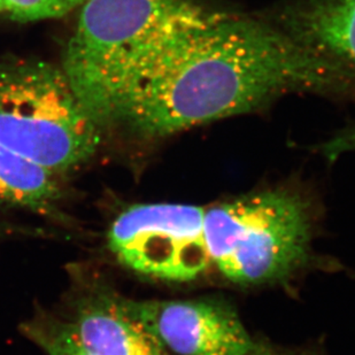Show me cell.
<instances>
[{
  "label": "cell",
  "instance_id": "5b68a950",
  "mask_svg": "<svg viewBox=\"0 0 355 355\" xmlns=\"http://www.w3.org/2000/svg\"><path fill=\"white\" fill-rule=\"evenodd\" d=\"M204 216V208L193 205H134L112 223L108 248L120 263L141 275L192 281L211 265Z\"/></svg>",
  "mask_w": 355,
  "mask_h": 355
},
{
  "label": "cell",
  "instance_id": "6da1fadb",
  "mask_svg": "<svg viewBox=\"0 0 355 355\" xmlns=\"http://www.w3.org/2000/svg\"><path fill=\"white\" fill-rule=\"evenodd\" d=\"M293 94L349 97L355 94V76L263 17L198 3L164 21L135 55L114 128L159 141L263 111Z\"/></svg>",
  "mask_w": 355,
  "mask_h": 355
},
{
  "label": "cell",
  "instance_id": "8fae6325",
  "mask_svg": "<svg viewBox=\"0 0 355 355\" xmlns=\"http://www.w3.org/2000/svg\"><path fill=\"white\" fill-rule=\"evenodd\" d=\"M87 0H3L5 15L17 22H36L64 17Z\"/></svg>",
  "mask_w": 355,
  "mask_h": 355
},
{
  "label": "cell",
  "instance_id": "4fadbf2b",
  "mask_svg": "<svg viewBox=\"0 0 355 355\" xmlns=\"http://www.w3.org/2000/svg\"><path fill=\"white\" fill-rule=\"evenodd\" d=\"M251 355H293L288 354V353H283L282 351L272 349V347H267V346H255L254 351L251 353Z\"/></svg>",
  "mask_w": 355,
  "mask_h": 355
},
{
  "label": "cell",
  "instance_id": "ba28073f",
  "mask_svg": "<svg viewBox=\"0 0 355 355\" xmlns=\"http://www.w3.org/2000/svg\"><path fill=\"white\" fill-rule=\"evenodd\" d=\"M69 324L80 342L98 355H168L120 298L91 299Z\"/></svg>",
  "mask_w": 355,
  "mask_h": 355
},
{
  "label": "cell",
  "instance_id": "3957f363",
  "mask_svg": "<svg viewBox=\"0 0 355 355\" xmlns=\"http://www.w3.org/2000/svg\"><path fill=\"white\" fill-rule=\"evenodd\" d=\"M312 213L290 189L257 192L205 211L211 263L238 284L286 277L309 258Z\"/></svg>",
  "mask_w": 355,
  "mask_h": 355
},
{
  "label": "cell",
  "instance_id": "7c38bea8",
  "mask_svg": "<svg viewBox=\"0 0 355 355\" xmlns=\"http://www.w3.org/2000/svg\"><path fill=\"white\" fill-rule=\"evenodd\" d=\"M322 155L330 159L335 160L339 155L347 153V152L355 151V125L346 128L336 135L335 137L325 141L324 144L321 145L320 148Z\"/></svg>",
  "mask_w": 355,
  "mask_h": 355
},
{
  "label": "cell",
  "instance_id": "8992f818",
  "mask_svg": "<svg viewBox=\"0 0 355 355\" xmlns=\"http://www.w3.org/2000/svg\"><path fill=\"white\" fill-rule=\"evenodd\" d=\"M121 305L168 355H251L255 344L234 309L215 300H127Z\"/></svg>",
  "mask_w": 355,
  "mask_h": 355
},
{
  "label": "cell",
  "instance_id": "9c48e42d",
  "mask_svg": "<svg viewBox=\"0 0 355 355\" xmlns=\"http://www.w3.org/2000/svg\"><path fill=\"white\" fill-rule=\"evenodd\" d=\"M60 199L57 175L0 144V205L53 215Z\"/></svg>",
  "mask_w": 355,
  "mask_h": 355
},
{
  "label": "cell",
  "instance_id": "5bb4252c",
  "mask_svg": "<svg viewBox=\"0 0 355 355\" xmlns=\"http://www.w3.org/2000/svg\"><path fill=\"white\" fill-rule=\"evenodd\" d=\"M6 10H5V5H3V0H0V15H5Z\"/></svg>",
  "mask_w": 355,
  "mask_h": 355
},
{
  "label": "cell",
  "instance_id": "7a4b0ae2",
  "mask_svg": "<svg viewBox=\"0 0 355 355\" xmlns=\"http://www.w3.org/2000/svg\"><path fill=\"white\" fill-rule=\"evenodd\" d=\"M105 134L60 64L0 59V144L58 175L90 160Z\"/></svg>",
  "mask_w": 355,
  "mask_h": 355
},
{
  "label": "cell",
  "instance_id": "30bf717a",
  "mask_svg": "<svg viewBox=\"0 0 355 355\" xmlns=\"http://www.w3.org/2000/svg\"><path fill=\"white\" fill-rule=\"evenodd\" d=\"M24 332L46 355H98L80 342L69 323L31 322Z\"/></svg>",
  "mask_w": 355,
  "mask_h": 355
},
{
  "label": "cell",
  "instance_id": "52a82bcc",
  "mask_svg": "<svg viewBox=\"0 0 355 355\" xmlns=\"http://www.w3.org/2000/svg\"><path fill=\"white\" fill-rule=\"evenodd\" d=\"M263 17L355 76V0H290Z\"/></svg>",
  "mask_w": 355,
  "mask_h": 355
},
{
  "label": "cell",
  "instance_id": "277c9868",
  "mask_svg": "<svg viewBox=\"0 0 355 355\" xmlns=\"http://www.w3.org/2000/svg\"><path fill=\"white\" fill-rule=\"evenodd\" d=\"M200 0H87L60 66L98 125L115 127L121 89L135 55L155 29Z\"/></svg>",
  "mask_w": 355,
  "mask_h": 355
}]
</instances>
